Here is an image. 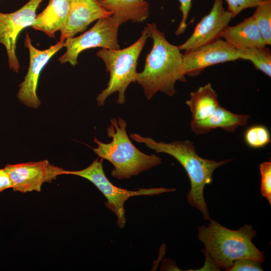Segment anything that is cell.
I'll return each instance as SVG.
<instances>
[{
    "mask_svg": "<svg viewBox=\"0 0 271 271\" xmlns=\"http://www.w3.org/2000/svg\"><path fill=\"white\" fill-rule=\"evenodd\" d=\"M145 28L153 45L147 56L143 71L138 73L137 82L142 86L148 100L158 91L173 96L176 92V82L186 81L183 54L178 46L167 41L164 33L158 29L155 23H148Z\"/></svg>",
    "mask_w": 271,
    "mask_h": 271,
    "instance_id": "cell-1",
    "label": "cell"
},
{
    "mask_svg": "<svg viewBox=\"0 0 271 271\" xmlns=\"http://www.w3.org/2000/svg\"><path fill=\"white\" fill-rule=\"evenodd\" d=\"M134 141L145 144L157 153H163L174 157L182 166L189 177L191 188L187 195L188 203L198 209L205 220H210L207 203L204 196L205 187L212 183L214 171L217 168L232 161L209 160L199 156L194 143L190 140L175 141L170 143L158 142L149 137L131 133Z\"/></svg>",
    "mask_w": 271,
    "mask_h": 271,
    "instance_id": "cell-2",
    "label": "cell"
},
{
    "mask_svg": "<svg viewBox=\"0 0 271 271\" xmlns=\"http://www.w3.org/2000/svg\"><path fill=\"white\" fill-rule=\"evenodd\" d=\"M207 226L198 228V238L203 243L204 253L217 269L227 270L237 259L249 258L260 263L265 260L263 252L252 243L256 234L252 225L245 224L238 229L227 228L214 220Z\"/></svg>",
    "mask_w": 271,
    "mask_h": 271,
    "instance_id": "cell-3",
    "label": "cell"
},
{
    "mask_svg": "<svg viewBox=\"0 0 271 271\" xmlns=\"http://www.w3.org/2000/svg\"><path fill=\"white\" fill-rule=\"evenodd\" d=\"M126 127L122 118L110 119L106 130L111 142L103 143L94 138L97 147H90L99 157L113 165L111 175L119 180L129 179L162 163L161 158L155 154L148 155L139 150L129 139Z\"/></svg>",
    "mask_w": 271,
    "mask_h": 271,
    "instance_id": "cell-4",
    "label": "cell"
},
{
    "mask_svg": "<svg viewBox=\"0 0 271 271\" xmlns=\"http://www.w3.org/2000/svg\"><path fill=\"white\" fill-rule=\"evenodd\" d=\"M148 38L145 28L139 39L129 47L117 50L102 48L97 52L110 75L107 87L97 96L98 105H104L106 98L116 92L118 93L116 102L124 103L127 87L130 83L137 82L138 60Z\"/></svg>",
    "mask_w": 271,
    "mask_h": 271,
    "instance_id": "cell-5",
    "label": "cell"
},
{
    "mask_svg": "<svg viewBox=\"0 0 271 271\" xmlns=\"http://www.w3.org/2000/svg\"><path fill=\"white\" fill-rule=\"evenodd\" d=\"M102 159L94 160L87 168L79 171H66L64 175H73L85 178L102 193L107 201L105 206L117 217V224L122 229L126 222L124 203L130 197L140 195H154L173 192L175 188H155L128 190L113 185L106 176L103 168Z\"/></svg>",
    "mask_w": 271,
    "mask_h": 271,
    "instance_id": "cell-6",
    "label": "cell"
},
{
    "mask_svg": "<svg viewBox=\"0 0 271 271\" xmlns=\"http://www.w3.org/2000/svg\"><path fill=\"white\" fill-rule=\"evenodd\" d=\"M122 24L119 19L112 15L98 20L91 29L83 34L65 40L64 47L66 51L58 61L61 64L69 62L74 66L78 63L80 53L86 49L96 47L119 49L118 31Z\"/></svg>",
    "mask_w": 271,
    "mask_h": 271,
    "instance_id": "cell-7",
    "label": "cell"
},
{
    "mask_svg": "<svg viewBox=\"0 0 271 271\" xmlns=\"http://www.w3.org/2000/svg\"><path fill=\"white\" fill-rule=\"evenodd\" d=\"M5 170L9 175L14 191L23 193L38 192L45 183H51L65 170L47 160L17 164H8Z\"/></svg>",
    "mask_w": 271,
    "mask_h": 271,
    "instance_id": "cell-8",
    "label": "cell"
},
{
    "mask_svg": "<svg viewBox=\"0 0 271 271\" xmlns=\"http://www.w3.org/2000/svg\"><path fill=\"white\" fill-rule=\"evenodd\" d=\"M43 1L29 0L15 12H0V43L6 49L10 68L15 72L20 69L16 53L17 39L23 29L32 25L37 9Z\"/></svg>",
    "mask_w": 271,
    "mask_h": 271,
    "instance_id": "cell-9",
    "label": "cell"
},
{
    "mask_svg": "<svg viewBox=\"0 0 271 271\" xmlns=\"http://www.w3.org/2000/svg\"><path fill=\"white\" fill-rule=\"evenodd\" d=\"M64 41H59L48 49L39 50L33 45L31 39L27 33L25 46L29 51V67L24 81L19 85L17 93V97L22 103L33 108L40 106L41 101L36 91L40 73L51 57L64 47Z\"/></svg>",
    "mask_w": 271,
    "mask_h": 271,
    "instance_id": "cell-10",
    "label": "cell"
},
{
    "mask_svg": "<svg viewBox=\"0 0 271 271\" xmlns=\"http://www.w3.org/2000/svg\"><path fill=\"white\" fill-rule=\"evenodd\" d=\"M231 19L223 7V0H214L210 12L201 19L191 36L178 48L186 53L221 39Z\"/></svg>",
    "mask_w": 271,
    "mask_h": 271,
    "instance_id": "cell-11",
    "label": "cell"
},
{
    "mask_svg": "<svg viewBox=\"0 0 271 271\" xmlns=\"http://www.w3.org/2000/svg\"><path fill=\"white\" fill-rule=\"evenodd\" d=\"M238 59L237 49L219 39L185 53L183 56V69L185 75L196 76L208 67Z\"/></svg>",
    "mask_w": 271,
    "mask_h": 271,
    "instance_id": "cell-12",
    "label": "cell"
},
{
    "mask_svg": "<svg viewBox=\"0 0 271 271\" xmlns=\"http://www.w3.org/2000/svg\"><path fill=\"white\" fill-rule=\"evenodd\" d=\"M69 4L68 17L60 30L61 41L84 32L94 21L112 15L97 0H69Z\"/></svg>",
    "mask_w": 271,
    "mask_h": 271,
    "instance_id": "cell-13",
    "label": "cell"
},
{
    "mask_svg": "<svg viewBox=\"0 0 271 271\" xmlns=\"http://www.w3.org/2000/svg\"><path fill=\"white\" fill-rule=\"evenodd\" d=\"M249 116L237 114L231 112L220 105L207 118L190 122L192 131L196 134H204L211 130L220 128L227 132L233 133L239 126L247 124Z\"/></svg>",
    "mask_w": 271,
    "mask_h": 271,
    "instance_id": "cell-14",
    "label": "cell"
},
{
    "mask_svg": "<svg viewBox=\"0 0 271 271\" xmlns=\"http://www.w3.org/2000/svg\"><path fill=\"white\" fill-rule=\"evenodd\" d=\"M221 38L238 50L266 46L252 16L234 26H228Z\"/></svg>",
    "mask_w": 271,
    "mask_h": 271,
    "instance_id": "cell-15",
    "label": "cell"
},
{
    "mask_svg": "<svg viewBox=\"0 0 271 271\" xmlns=\"http://www.w3.org/2000/svg\"><path fill=\"white\" fill-rule=\"evenodd\" d=\"M69 0H49L46 8L35 18L31 26L51 38L64 25L69 13Z\"/></svg>",
    "mask_w": 271,
    "mask_h": 271,
    "instance_id": "cell-16",
    "label": "cell"
},
{
    "mask_svg": "<svg viewBox=\"0 0 271 271\" xmlns=\"http://www.w3.org/2000/svg\"><path fill=\"white\" fill-rule=\"evenodd\" d=\"M100 5L123 23L145 21L149 15V4L146 0H97Z\"/></svg>",
    "mask_w": 271,
    "mask_h": 271,
    "instance_id": "cell-17",
    "label": "cell"
},
{
    "mask_svg": "<svg viewBox=\"0 0 271 271\" xmlns=\"http://www.w3.org/2000/svg\"><path fill=\"white\" fill-rule=\"evenodd\" d=\"M186 103L191 111L192 120L207 118L220 106L217 93L210 83L191 92L190 97Z\"/></svg>",
    "mask_w": 271,
    "mask_h": 271,
    "instance_id": "cell-18",
    "label": "cell"
},
{
    "mask_svg": "<svg viewBox=\"0 0 271 271\" xmlns=\"http://www.w3.org/2000/svg\"><path fill=\"white\" fill-rule=\"evenodd\" d=\"M239 59L250 61L254 67L271 77V51L265 47L238 50Z\"/></svg>",
    "mask_w": 271,
    "mask_h": 271,
    "instance_id": "cell-19",
    "label": "cell"
},
{
    "mask_svg": "<svg viewBox=\"0 0 271 271\" xmlns=\"http://www.w3.org/2000/svg\"><path fill=\"white\" fill-rule=\"evenodd\" d=\"M252 16L266 45H271V0H265L256 8Z\"/></svg>",
    "mask_w": 271,
    "mask_h": 271,
    "instance_id": "cell-20",
    "label": "cell"
},
{
    "mask_svg": "<svg viewBox=\"0 0 271 271\" xmlns=\"http://www.w3.org/2000/svg\"><path fill=\"white\" fill-rule=\"evenodd\" d=\"M244 140L246 145L251 148H263L270 143V133L266 126L261 124L253 125L245 130Z\"/></svg>",
    "mask_w": 271,
    "mask_h": 271,
    "instance_id": "cell-21",
    "label": "cell"
},
{
    "mask_svg": "<svg viewBox=\"0 0 271 271\" xmlns=\"http://www.w3.org/2000/svg\"><path fill=\"white\" fill-rule=\"evenodd\" d=\"M261 182L260 191L271 205V162H263L259 165Z\"/></svg>",
    "mask_w": 271,
    "mask_h": 271,
    "instance_id": "cell-22",
    "label": "cell"
},
{
    "mask_svg": "<svg viewBox=\"0 0 271 271\" xmlns=\"http://www.w3.org/2000/svg\"><path fill=\"white\" fill-rule=\"evenodd\" d=\"M228 4L227 11L232 18L247 8H256L265 0H225Z\"/></svg>",
    "mask_w": 271,
    "mask_h": 271,
    "instance_id": "cell-23",
    "label": "cell"
},
{
    "mask_svg": "<svg viewBox=\"0 0 271 271\" xmlns=\"http://www.w3.org/2000/svg\"><path fill=\"white\" fill-rule=\"evenodd\" d=\"M261 263L249 258H239L233 261L227 271H262Z\"/></svg>",
    "mask_w": 271,
    "mask_h": 271,
    "instance_id": "cell-24",
    "label": "cell"
},
{
    "mask_svg": "<svg viewBox=\"0 0 271 271\" xmlns=\"http://www.w3.org/2000/svg\"><path fill=\"white\" fill-rule=\"evenodd\" d=\"M180 3V10L182 13V19L175 32V34L179 36L183 34L187 27V20L192 6V0H178Z\"/></svg>",
    "mask_w": 271,
    "mask_h": 271,
    "instance_id": "cell-25",
    "label": "cell"
},
{
    "mask_svg": "<svg viewBox=\"0 0 271 271\" xmlns=\"http://www.w3.org/2000/svg\"><path fill=\"white\" fill-rule=\"evenodd\" d=\"M12 188L13 184L9 175L4 168L0 169V193Z\"/></svg>",
    "mask_w": 271,
    "mask_h": 271,
    "instance_id": "cell-26",
    "label": "cell"
}]
</instances>
